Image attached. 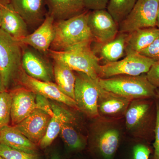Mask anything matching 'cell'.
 Wrapping results in <instances>:
<instances>
[{
  "label": "cell",
  "mask_w": 159,
  "mask_h": 159,
  "mask_svg": "<svg viewBox=\"0 0 159 159\" xmlns=\"http://www.w3.org/2000/svg\"><path fill=\"white\" fill-rule=\"evenodd\" d=\"M9 4H10L9 0H0V8H2Z\"/></svg>",
  "instance_id": "d590c367"
},
{
  "label": "cell",
  "mask_w": 159,
  "mask_h": 159,
  "mask_svg": "<svg viewBox=\"0 0 159 159\" xmlns=\"http://www.w3.org/2000/svg\"><path fill=\"white\" fill-rule=\"evenodd\" d=\"M0 156L5 159H38L37 154L27 153L1 143Z\"/></svg>",
  "instance_id": "f1b7e54d"
},
{
  "label": "cell",
  "mask_w": 159,
  "mask_h": 159,
  "mask_svg": "<svg viewBox=\"0 0 159 159\" xmlns=\"http://www.w3.org/2000/svg\"><path fill=\"white\" fill-rule=\"evenodd\" d=\"M89 11L69 19L55 21L54 38L50 50L62 51L80 43L94 42L88 24Z\"/></svg>",
  "instance_id": "3957f363"
},
{
  "label": "cell",
  "mask_w": 159,
  "mask_h": 159,
  "mask_svg": "<svg viewBox=\"0 0 159 159\" xmlns=\"http://www.w3.org/2000/svg\"><path fill=\"white\" fill-rule=\"evenodd\" d=\"M54 21L53 17L47 15L44 21L33 33L28 34L19 41L49 56V51L55 34Z\"/></svg>",
  "instance_id": "e0dca14e"
},
{
  "label": "cell",
  "mask_w": 159,
  "mask_h": 159,
  "mask_svg": "<svg viewBox=\"0 0 159 159\" xmlns=\"http://www.w3.org/2000/svg\"><path fill=\"white\" fill-rule=\"evenodd\" d=\"M77 122H67L62 125L61 137L66 145L71 150L80 151L87 146V139L80 133Z\"/></svg>",
  "instance_id": "d4e9b609"
},
{
  "label": "cell",
  "mask_w": 159,
  "mask_h": 159,
  "mask_svg": "<svg viewBox=\"0 0 159 159\" xmlns=\"http://www.w3.org/2000/svg\"><path fill=\"white\" fill-rule=\"evenodd\" d=\"M48 14L54 21L69 19L87 11L83 0H45Z\"/></svg>",
  "instance_id": "ffe728a7"
},
{
  "label": "cell",
  "mask_w": 159,
  "mask_h": 159,
  "mask_svg": "<svg viewBox=\"0 0 159 159\" xmlns=\"http://www.w3.org/2000/svg\"><path fill=\"white\" fill-rule=\"evenodd\" d=\"M36 101L38 109L42 110L48 113L51 117L53 116L54 113L51 107V103L48 99L40 95H36Z\"/></svg>",
  "instance_id": "836d02e7"
},
{
  "label": "cell",
  "mask_w": 159,
  "mask_h": 159,
  "mask_svg": "<svg viewBox=\"0 0 159 159\" xmlns=\"http://www.w3.org/2000/svg\"><path fill=\"white\" fill-rule=\"evenodd\" d=\"M88 24L94 42H108L116 38L119 33V24L106 9L90 11Z\"/></svg>",
  "instance_id": "7c38bea8"
},
{
  "label": "cell",
  "mask_w": 159,
  "mask_h": 159,
  "mask_svg": "<svg viewBox=\"0 0 159 159\" xmlns=\"http://www.w3.org/2000/svg\"><path fill=\"white\" fill-rule=\"evenodd\" d=\"M93 42L80 43L62 51L50 50L49 56L52 60L61 61L73 71L80 72L97 79L101 64L92 50Z\"/></svg>",
  "instance_id": "5b68a950"
},
{
  "label": "cell",
  "mask_w": 159,
  "mask_h": 159,
  "mask_svg": "<svg viewBox=\"0 0 159 159\" xmlns=\"http://www.w3.org/2000/svg\"><path fill=\"white\" fill-rule=\"evenodd\" d=\"M99 85L130 101L142 99H156L157 88L148 81L146 74L139 76L120 75L102 79L98 78Z\"/></svg>",
  "instance_id": "277c9868"
},
{
  "label": "cell",
  "mask_w": 159,
  "mask_h": 159,
  "mask_svg": "<svg viewBox=\"0 0 159 159\" xmlns=\"http://www.w3.org/2000/svg\"><path fill=\"white\" fill-rule=\"evenodd\" d=\"M22 43L0 29V74L7 91L19 86Z\"/></svg>",
  "instance_id": "8992f818"
},
{
  "label": "cell",
  "mask_w": 159,
  "mask_h": 159,
  "mask_svg": "<svg viewBox=\"0 0 159 159\" xmlns=\"http://www.w3.org/2000/svg\"><path fill=\"white\" fill-rule=\"evenodd\" d=\"M0 159H4V158L2 157H1V156H0Z\"/></svg>",
  "instance_id": "60d3db41"
},
{
  "label": "cell",
  "mask_w": 159,
  "mask_h": 159,
  "mask_svg": "<svg viewBox=\"0 0 159 159\" xmlns=\"http://www.w3.org/2000/svg\"><path fill=\"white\" fill-rule=\"evenodd\" d=\"M93 120L87 139L90 151L99 159H114L122 136L118 120L99 116Z\"/></svg>",
  "instance_id": "7a4b0ae2"
},
{
  "label": "cell",
  "mask_w": 159,
  "mask_h": 159,
  "mask_svg": "<svg viewBox=\"0 0 159 159\" xmlns=\"http://www.w3.org/2000/svg\"><path fill=\"white\" fill-rule=\"evenodd\" d=\"M48 159H61L59 155L56 153L52 154Z\"/></svg>",
  "instance_id": "8d00e7d4"
},
{
  "label": "cell",
  "mask_w": 159,
  "mask_h": 159,
  "mask_svg": "<svg viewBox=\"0 0 159 159\" xmlns=\"http://www.w3.org/2000/svg\"><path fill=\"white\" fill-rule=\"evenodd\" d=\"M156 99H136L129 103L124 116L125 128L135 141L150 144L153 142L157 119Z\"/></svg>",
  "instance_id": "6da1fadb"
},
{
  "label": "cell",
  "mask_w": 159,
  "mask_h": 159,
  "mask_svg": "<svg viewBox=\"0 0 159 159\" xmlns=\"http://www.w3.org/2000/svg\"><path fill=\"white\" fill-rule=\"evenodd\" d=\"M159 36L157 27L139 29L128 34L125 45V56L140 54Z\"/></svg>",
  "instance_id": "603a6c76"
},
{
  "label": "cell",
  "mask_w": 159,
  "mask_h": 159,
  "mask_svg": "<svg viewBox=\"0 0 159 159\" xmlns=\"http://www.w3.org/2000/svg\"><path fill=\"white\" fill-rule=\"evenodd\" d=\"M137 0H109L106 9L119 24L129 14Z\"/></svg>",
  "instance_id": "484cf974"
},
{
  "label": "cell",
  "mask_w": 159,
  "mask_h": 159,
  "mask_svg": "<svg viewBox=\"0 0 159 159\" xmlns=\"http://www.w3.org/2000/svg\"><path fill=\"white\" fill-rule=\"evenodd\" d=\"M74 72V100L78 110L90 119L97 118L99 117L97 104L99 92L98 78L93 79L82 72Z\"/></svg>",
  "instance_id": "52a82bcc"
},
{
  "label": "cell",
  "mask_w": 159,
  "mask_h": 159,
  "mask_svg": "<svg viewBox=\"0 0 159 159\" xmlns=\"http://www.w3.org/2000/svg\"><path fill=\"white\" fill-rule=\"evenodd\" d=\"M15 11L22 18L28 27L36 29L48 15L45 0H9Z\"/></svg>",
  "instance_id": "9a60e30c"
},
{
  "label": "cell",
  "mask_w": 159,
  "mask_h": 159,
  "mask_svg": "<svg viewBox=\"0 0 159 159\" xmlns=\"http://www.w3.org/2000/svg\"><path fill=\"white\" fill-rule=\"evenodd\" d=\"M11 98L9 91L0 93V129L11 123Z\"/></svg>",
  "instance_id": "4316f807"
},
{
  "label": "cell",
  "mask_w": 159,
  "mask_h": 159,
  "mask_svg": "<svg viewBox=\"0 0 159 159\" xmlns=\"http://www.w3.org/2000/svg\"><path fill=\"white\" fill-rule=\"evenodd\" d=\"M2 10L1 8H0V29H1V24H2Z\"/></svg>",
  "instance_id": "f35d334b"
},
{
  "label": "cell",
  "mask_w": 159,
  "mask_h": 159,
  "mask_svg": "<svg viewBox=\"0 0 159 159\" xmlns=\"http://www.w3.org/2000/svg\"><path fill=\"white\" fill-rule=\"evenodd\" d=\"M51 117L42 110L36 109L30 116L14 126L31 142L38 145L45 135Z\"/></svg>",
  "instance_id": "2e32d148"
},
{
  "label": "cell",
  "mask_w": 159,
  "mask_h": 159,
  "mask_svg": "<svg viewBox=\"0 0 159 159\" xmlns=\"http://www.w3.org/2000/svg\"><path fill=\"white\" fill-rule=\"evenodd\" d=\"M157 119L154 130V139L152 144L153 152L150 159H159V99L157 98Z\"/></svg>",
  "instance_id": "f546056e"
},
{
  "label": "cell",
  "mask_w": 159,
  "mask_h": 159,
  "mask_svg": "<svg viewBox=\"0 0 159 159\" xmlns=\"http://www.w3.org/2000/svg\"><path fill=\"white\" fill-rule=\"evenodd\" d=\"M156 27L158 29H159V6L158 10L157 15Z\"/></svg>",
  "instance_id": "74e56055"
},
{
  "label": "cell",
  "mask_w": 159,
  "mask_h": 159,
  "mask_svg": "<svg viewBox=\"0 0 159 159\" xmlns=\"http://www.w3.org/2000/svg\"><path fill=\"white\" fill-rule=\"evenodd\" d=\"M129 152L128 159H150L153 148L148 142L135 141Z\"/></svg>",
  "instance_id": "83f0119b"
},
{
  "label": "cell",
  "mask_w": 159,
  "mask_h": 159,
  "mask_svg": "<svg viewBox=\"0 0 159 159\" xmlns=\"http://www.w3.org/2000/svg\"><path fill=\"white\" fill-rule=\"evenodd\" d=\"M146 75L150 83L156 88H159V61L154 63Z\"/></svg>",
  "instance_id": "1f68e13d"
},
{
  "label": "cell",
  "mask_w": 159,
  "mask_h": 159,
  "mask_svg": "<svg viewBox=\"0 0 159 159\" xmlns=\"http://www.w3.org/2000/svg\"><path fill=\"white\" fill-rule=\"evenodd\" d=\"M0 143L27 153L38 155L37 145L14 126L6 125L0 129Z\"/></svg>",
  "instance_id": "7402d4cb"
},
{
  "label": "cell",
  "mask_w": 159,
  "mask_h": 159,
  "mask_svg": "<svg viewBox=\"0 0 159 159\" xmlns=\"http://www.w3.org/2000/svg\"><path fill=\"white\" fill-rule=\"evenodd\" d=\"M128 34L119 33L116 38L108 42H93L92 50L103 65L116 62L125 55V45Z\"/></svg>",
  "instance_id": "ac0fdd59"
},
{
  "label": "cell",
  "mask_w": 159,
  "mask_h": 159,
  "mask_svg": "<svg viewBox=\"0 0 159 159\" xmlns=\"http://www.w3.org/2000/svg\"><path fill=\"white\" fill-rule=\"evenodd\" d=\"M140 54L155 62L159 61V36L150 45L141 51Z\"/></svg>",
  "instance_id": "4dcf8cb0"
},
{
  "label": "cell",
  "mask_w": 159,
  "mask_h": 159,
  "mask_svg": "<svg viewBox=\"0 0 159 159\" xmlns=\"http://www.w3.org/2000/svg\"><path fill=\"white\" fill-rule=\"evenodd\" d=\"M155 61L140 54H129L123 59L100 66L99 78L106 79L117 75L139 76L147 74Z\"/></svg>",
  "instance_id": "9c48e42d"
},
{
  "label": "cell",
  "mask_w": 159,
  "mask_h": 159,
  "mask_svg": "<svg viewBox=\"0 0 159 159\" xmlns=\"http://www.w3.org/2000/svg\"><path fill=\"white\" fill-rule=\"evenodd\" d=\"M87 10L90 11L106 9L109 0H83Z\"/></svg>",
  "instance_id": "d6a6232c"
},
{
  "label": "cell",
  "mask_w": 159,
  "mask_h": 159,
  "mask_svg": "<svg viewBox=\"0 0 159 159\" xmlns=\"http://www.w3.org/2000/svg\"><path fill=\"white\" fill-rule=\"evenodd\" d=\"M157 97L159 99V88H157Z\"/></svg>",
  "instance_id": "ab89813d"
},
{
  "label": "cell",
  "mask_w": 159,
  "mask_h": 159,
  "mask_svg": "<svg viewBox=\"0 0 159 159\" xmlns=\"http://www.w3.org/2000/svg\"><path fill=\"white\" fill-rule=\"evenodd\" d=\"M49 56L22 43V68L29 76L45 81H54L53 63Z\"/></svg>",
  "instance_id": "30bf717a"
},
{
  "label": "cell",
  "mask_w": 159,
  "mask_h": 159,
  "mask_svg": "<svg viewBox=\"0 0 159 159\" xmlns=\"http://www.w3.org/2000/svg\"><path fill=\"white\" fill-rule=\"evenodd\" d=\"M53 60L55 83L60 90L74 100V88L76 76L75 72L64 63Z\"/></svg>",
  "instance_id": "cb8c5ba5"
},
{
  "label": "cell",
  "mask_w": 159,
  "mask_h": 159,
  "mask_svg": "<svg viewBox=\"0 0 159 159\" xmlns=\"http://www.w3.org/2000/svg\"><path fill=\"white\" fill-rule=\"evenodd\" d=\"M18 83L19 86L30 90L36 95L61 102L78 110L75 100L64 94L54 82H45L34 79L29 76L22 69L20 72Z\"/></svg>",
  "instance_id": "8fae6325"
},
{
  "label": "cell",
  "mask_w": 159,
  "mask_h": 159,
  "mask_svg": "<svg viewBox=\"0 0 159 159\" xmlns=\"http://www.w3.org/2000/svg\"><path fill=\"white\" fill-rule=\"evenodd\" d=\"M6 91V89H5V86H4V84H3L2 76H1V74H0V93H2V92Z\"/></svg>",
  "instance_id": "e575fe53"
},
{
  "label": "cell",
  "mask_w": 159,
  "mask_h": 159,
  "mask_svg": "<svg viewBox=\"0 0 159 159\" xmlns=\"http://www.w3.org/2000/svg\"><path fill=\"white\" fill-rule=\"evenodd\" d=\"M9 92L11 98L10 125L15 126L38 109L36 94L21 86Z\"/></svg>",
  "instance_id": "4fadbf2b"
},
{
  "label": "cell",
  "mask_w": 159,
  "mask_h": 159,
  "mask_svg": "<svg viewBox=\"0 0 159 159\" xmlns=\"http://www.w3.org/2000/svg\"><path fill=\"white\" fill-rule=\"evenodd\" d=\"M159 0H137L129 14L119 24V33L156 27Z\"/></svg>",
  "instance_id": "ba28073f"
},
{
  "label": "cell",
  "mask_w": 159,
  "mask_h": 159,
  "mask_svg": "<svg viewBox=\"0 0 159 159\" xmlns=\"http://www.w3.org/2000/svg\"><path fill=\"white\" fill-rule=\"evenodd\" d=\"M1 29L14 39L20 41L29 34L28 25L10 4L1 8Z\"/></svg>",
  "instance_id": "44dd1931"
},
{
  "label": "cell",
  "mask_w": 159,
  "mask_h": 159,
  "mask_svg": "<svg viewBox=\"0 0 159 159\" xmlns=\"http://www.w3.org/2000/svg\"><path fill=\"white\" fill-rule=\"evenodd\" d=\"M51 106L54 115L51 117L45 135L39 144L41 149L48 148L52 144L60 133L65 122H77V118L70 111L54 102L51 103Z\"/></svg>",
  "instance_id": "d6986e66"
},
{
  "label": "cell",
  "mask_w": 159,
  "mask_h": 159,
  "mask_svg": "<svg viewBox=\"0 0 159 159\" xmlns=\"http://www.w3.org/2000/svg\"><path fill=\"white\" fill-rule=\"evenodd\" d=\"M131 101L122 96L106 90L99 84L97 102L99 117L110 120H119L124 118Z\"/></svg>",
  "instance_id": "5bb4252c"
}]
</instances>
